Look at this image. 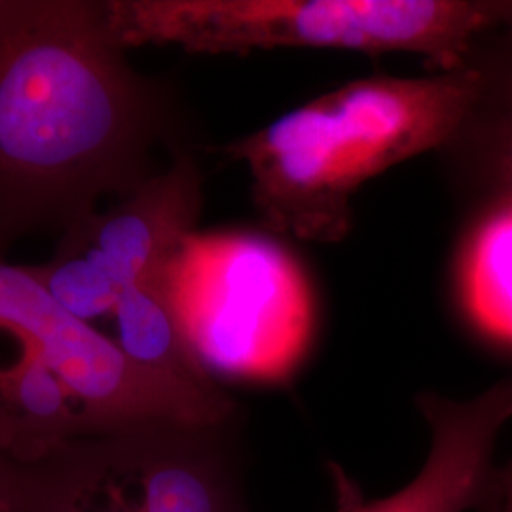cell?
I'll list each match as a JSON object with an SVG mask.
<instances>
[{
  "label": "cell",
  "mask_w": 512,
  "mask_h": 512,
  "mask_svg": "<svg viewBox=\"0 0 512 512\" xmlns=\"http://www.w3.org/2000/svg\"><path fill=\"white\" fill-rule=\"evenodd\" d=\"M179 118L164 84L135 73L107 2L0 0V253L40 228L67 230L105 194L156 173Z\"/></svg>",
  "instance_id": "1"
},
{
  "label": "cell",
  "mask_w": 512,
  "mask_h": 512,
  "mask_svg": "<svg viewBox=\"0 0 512 512\" xmlns=\"http://www.w3.org/2000/svg\"><path fill=\"white\" fill-rule=\"evenodd\" d=\"M475 92L461 63L420 78L351 80L220 148L243 162L262 224L311 243H338L353 226L363 184L454 137Z\"/></svg>",
  "instance_id": "2"
},
{
  "label": "cell",
  "mask_w": 512,
  "mask_h": 512,
  "mask_svg": "<svg viewBox=\"0 0 512 512\" xmlns=\"http://www.w3.org/2000/svg\"><path fill=\"white\" fill-rule=\"evenodd\" d=\"M238 418L226 389L135 365L65 310L31 266L0 258V444L23 465L137 421Z\"/></svg>",
  "instance_id": "3"
},
{
  "label": "cell",
  "mask_w": 512,
  "mask_h": 512,
  "mask_svg": "<svg viewBox=\"0 0 512 512\" xmlns=\"http://www.w3.org/2000/svg\"><path fill=\"white\" fill-rule=\"evenodd\" d=\"M120 44H179L202 54L317 48L423 55L456 69L497 27L492 0H143L107 2Z\"/></svg>",
  "instance_id": "4"
},
{
  "label": "cell",
  "mask_w": 512,
  "mask_h": 512,
  "mask_svg": "<svg viewBox=\"0 0 512 512\" xmlns=\"http://www.w3.org/2000/svg\"><path fill=\"white\" fill-rule=\"evenodd\" d=\"M169 296L188 346L217 382L287 374L310 340L308 281L264 236L196 232L173 264Z\"/></svg>",
  "instance_id": "5"
},
{
  "label": "cell",
  "mask_w": 512,
  "mask_h": 512,
  "mask_svg": "<svg viewBox=\"0 0 512 512\" xmlns=\"http://www.w3.org/2000/svg\"><path fill=\"white\" fill-rule=\"evenodd\" d=\"M202 171L181 145L171 164L105 213L93 211L63 230L54 256L31 266L42 285L76 319H112L128 291L169 285L175 260L196 234Z\"/></svg>",
  "instance_id": "6"
},
{
  "label": "cell",
  "mask_w": 512,
  "mask_h": 512,
  "mask_svg": "<svg viewBox=\"0 0 512 512\" xmlns=\"http://www.w3.org/2000/svg\"><path fill=\"white\" fill-rule=\"evenodd\" d=\"M431 444L420 473L384 499L342 505L340 512L478 511L495 469V444L512 420V376L469 399L435 391L416 395Z\"/></svg>",
  "instance_id": "7"
},
{
  "label": "cell",
  "mask_w": 512,
  "mask_h": 512,
  "mask_svg": "<svg viewBox=\"0 0 512 512\" xmlns=\"http://www.w3.org/2000/svg\"><path fill=\"white\" fill-rule=\"evenodd\" d=\"M463 63L473 71L475 92L439 154L475 213L512 209V25L476 37Z\"/></svg>",
  "instance_id": "8"
},
{
  "label": "cell",
  "mask_w": 512,
  "mask_h": 512,
  "mask_svg": "<svg viewBox=\"0 0 512 512\" xmlns=\"http://www.w3.org/2000/svg\"><path fill=\"white\" fill-rule=\"evenodd\" d=\"M23 512H148L133 490L112 429L71 440L25 465Z\"/></svg>",
  "instance_id": "9"
},
{
  "label": "cell",
  "mask_w": 512,
  "mask_h": 512,
  "mask_svg": "<svg viewBox=\"0 0 512 512\" xmlns=\"http://www.w3.org/2000/svg\"><path fill=\"white\" fill-rule=\"evenodd\" d=\"M465 304L478 332L512 353V209L475 213L463 253Z\"/></svg>",
  "instance_id": "10"
},
{
  "label": "cell",
  "mask_w": 512,
  "mask_h": 512,
  "mask_svg": "<svg viewBox=\"0 0 512 512\" xmlns=\"http://www.w3.org/2000/svg\"><path fill=\"white\" fill-rule=\"evenodd\" d=\"M25 465L0 444V512H23Z\"/></svg>",
  "instance_id": "11"
},
{
  "label": "cell",
  "mask_w": 512,
  "mask_h": 512,
  "mask_svg": "<svg viewBox=\"0 0 512 512\" xmlns=\"http://www.w3.org/2000/svg\"><path fill=\"white\" fill-rule=\"evenodd\" d=\"M478 512H512V458L495 465Z\"/></svg>",
  "instance_id": "12"
},
{
  "label": "cell",
  "mask_w": 512,
  "mask_h": 512,
  "mask_svg": "<svg viewBox=\"0 0 512 512\" xmlns=\"http://www.w3.org/2000/svg\"><path fill=\"white\" fill-rule=\"evenodd\" d=\"M495 16L499 27L512 25V0H495Z\"/></svg>",
  "instance_id": "13"
}]
</instances>
